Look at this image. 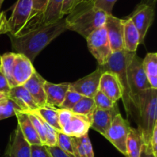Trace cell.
<instances>
[{"label":"cell","instance_id":"1","mask_svg":"<svg viewBox=\"0 0 157 157\" xmlns=\"http://www.w3.org/2000/svg\"><path fill=\"white\" fill-rule=\"evenodd\" d=\"M67 30L63 18L52 24L37 26L19 37L9 35V38L14 52L24 55L32 62L46 46Z\"/></svg>","mask_w":157,"mask_h":157},{"label":"cell","instance_id":"2","mask_svg":"<svg viewBox=\"0 0 157 157\" xmlns=\"http://www.w3.org/2000/svg\"><path fill=\"white\" fill-rule=\"evenodd\" d=\"M107 16L104 11L94 6V0H89L77 5L64 19L67 30L87 38L95 30L104 27Z\"/></svg>","mask_w":157,"mask_h":157},{"label":"cell","instance_id":"3","mask_svg":"<svg viewBox=\"0 0 157 157\" xmlns=\"http://www.w3.org/2000/svg\"><path fill=\"white\" fill-rule=\"evenodd\" d=\"M135 108L138 110V129L144 145L150 147L153 129L157 125V90L150 88L137 94Z\"/></svg>","mask_w":157,"mask_h":157},{"label":"cell","instance_id":"4","mask_svg":"<svg viewBox=\"0 0 157 157\" xmlns=\"http://www.w3.org/2000/svg\"><path fill=\"white\" fill-rule=\"evenodd\" d=\"M136 52L127 50L113 52L107 62L103 65H98L103 72L110 71L115 74L119 80L123 89L122 101L127 116H130L132 110V98L127 78V65Z\"/></svg>","mask_w":157,"mask_h":157},{"label":"cell","instance_id":"5","mask_svg":"<svg viewBox=\"0 0 157 157\" xmlns=\"http://www.w3.org/2000/svg\"><path fill=\"white\" fill-rule=\"evenodd\" d=\"M127 78L131 93L132 104L135 107L138 94L142 90L151 88L143 67V59L137 56L136 53L127 65Z\"/></svg>","mask_w":157,"mask_h":157},{"label":"cell","instance_id":"6","mask_svg":"<svg viewBox=\"0 0 157 157\" xmlns=\"http://www.w3.org/2000/svg\"><path fill=\"white\" fill-rule=\"evenodd\" d=\"M86 40L89 51L98 61V65L106 64L113 52L104 26L92 32Z\"/></svg>","mask_w":157,"mask_h":157},{"label":"cell","instance_id":"7","mask_svg":"<svg viewBox=\"0 0 157 157\" xmlns=\"http://www.w3.org/2000/svg\"><path fill=\"white\" fill-rule=\"evenodd\" d=\"M130 127L127 120L124 119L121 113L117 115L113 119L110 128L104 137L108 140L114 147L122 154H127V140Z\"/></svg>","mask_w":157,"mask_h":157},{"label":"cell","instance_id":"8","mask_svg":"<svg viewBox=\"0 0 157 157\" xmlns=\"http://www.w3.org/2000/svg\"><path fill=\"white\" fill-rule=\"evenodd\" d=\"M32 12V0H18L8 19L9 35L17 37L27 24Z\"/></svg>","mask_w":157,"mask_h":157},{"label":"cell","instance_id":"9","mask_svg":"<svg viewBox=\"0 0 157 157\" xmlns=\"http://www.w3.org/2000/svg\"><path fill=\"white\" fill-rule=\"evenodd\" d=\"M154 8L140 3L136 6L131 15L128 16L139 32L140 35V44L144 42L147 32L154 19Z\"/></svg>","mask_w":157,"mask_h":157},{"label":"cell","instance_id":"10","mask_svg":"<svg viewBox=\"0 0 157 157\" xmlns=\"http://www.w3.org/2000/svg\"><path fill=\"white\" fill-rule=\"evenodd\" d=\"M104 72L100 67H98L90 75L78 80L73 83H70L69 88L80 94L84 97L94 98L99 90L100 79Z\"/></svg>","mask_w":157,"mask_h":157},{"label":"cell","instance_id":"11","mask_svg":"<svg viewBox=\"0 0 157 157\" xmlns=\"http://www.w3.org/2000/svg\"><path fill=\"white\" fill-rule=\"evenodd\" d=\"M104 28L107 31L112 52L124 50L123 19L113 15H107Z\"/></svg>","mask_w":157,"mask_h":157},{"label":"cell","instance_id":"12","mask_svg":"<svg viewBox=\"0 0 157 157\" xmlns=\"http://www.w3.org/2000/svg\"><path fill=\"white\" fill-rule=\"evenodd\" d=\"M119 113H121L117 103L112 108L109 110L95 108L92 113L90 128L96 130L102 136H105L113 119Z\"/></svg>","mask_w":157,"mask_h":157},{"label":"cell","instance_id":"13","mask_svg":"<svg viewBox=\"0 0 157 157\" xmlns=\"http://www.w3.org/2000/svg\"><path fill=\"white\" fill-rule=\"evenodd\" d=\"M32 62L24 55L16 53L13 64L12 78L15 86L23 85L34 73Z\"/></svg>","mask_w":157,"mask_h":157},{"label":"cell","instance_id":"14","mask_svg":"<svg viewBox=\"0 0 157 157\" xmlns=\"http://www.w3.org/2000/svg\"><path fill=\"white\" fill-rule=\"evenodd\" d=\"M91 126V117L72 112L70 120L61 129V132L71 137L79 138L88 133Z\"/></svg>","mask_w":157,"mask_h":157},{"label":"cell","instance_id":"15","mask_svg":"<svg viewBox=\"0 0 157 157\" xmlns=\"http://www.w3.org/2000/svg\"><path fill=\"white\" fill-rule=\"evenodd\" d=\"M99 90L114 103L117 102L123 97V89L117 77L110 71L104 72L101 75Z\"/></svg>","mask_w":157,"mask_h":157},{"label":"cell","instance_id":"16","mask_svg":"<svg viewBox=\"0 0 157 157\" xmlns=\"http://www.w3.org/2000/svg\"><path fill=\"white\" fill-rule=\"evenodd\" d=\"M6 157H31V145L25 139L18 126L11 135Z\"/></svg>","mask_w":157,"mask_h":157},{"label":"cell","instance_id":"17","mask_svg":"<svg viewBox=\"0 0 157 157\" xmlns=\"http://www.w3.org/2000/svg\"><path fill=\"white\" fill-rule=\"evenodd\" d=\"M8 97L19 107L21 112L32 113L39 107L23 85L12 87Z\"/></svg>","mask_w":157,"mask_h":157},{"label":"cell","instance_id":"18","mask_svg":"<svg viewBox=\"0 0 157 157\" xmlns=\"http://www.w3.org/2000/svg\"><path fill=\"white\" fill-rule=\"evenodd\" d=\"M46 80L35 70L31 78L23 84L38 107L46 105V95L44 92V83Z\"/></svg>","mask_w":157,"mask_h":157},{"label":"cell","instance_id":"19","mask_svg":"<svg viewBox=\"0 0 157 157\" xmlns=\"http://www.w3.org/2000/svg\"><path fill=\"white\" fill-rule=\"evenodd\" d=\"M69 85L70 83L52 84L46 81L44 83L46 105L59 108L69 90Z\"/></svg>","mask_w":157,"mask_h":157},{"label":"cell","instance_id":"20","mask_svg":"<svg viewBox=\"0 0 157 157\" xmlns=\"http://www.w3.org/2000/svg\"><path fill=\"white\" fill-rule=\"evenodd\" d=\"M15 116L18 120V126L19 127L25 139L30 145H40L41 144L40 138L31 122L27 113L21 111H15Z\"/></svg>","mask_w":157,"mask_h":157},{"label":"cell","instance_id":"21","mask_svg":"<svg viewBox=\"0 0 157 157\" xmlns=\"http://www.w3.org/2000/svg\"><path fill=\"white\" fill-rule=\"evenodd\" d=\"M123 22L124 48L130 52H136L138 45L140 44V35L139 32L128 17L123 19Z\"/></svg>","mask_w":157,"mask_h":157},{"label":"cell","instance_id":"22","mask_svg":"<svg viewBox=\"0 0 157 157\" xmlns=\"http://www.w3.org/2000/svg\"><path fill=\"white\" fill-rule=\"evenodd\" d=\"M64 0H49L44 14L39 20V25H49L63 18L61 9Z\"/></svg>","mask_w":157,"mask_h":157},{"label":"cell","instance_id":"23","mask_svg":"<svg viewBox=\"0 0 157 157\" xmlns=\"http://www.w3.org/2000/svg\"><path fill=\"white\" fill-rule=\"evenodd\" d=\"M144 146L142 136L139 130L131 127L127 140V157H140Z\"/></svg>","mask_w":157,"mask_h":157},{"label":"cell","instance_id":"24","mask_svg":"<svg viewBox=\"0 0 157 157\" xmlns=\"http://www.w3.org/2000/svg\"><path fill=\"white\" fill-rule=\"evenodd\" d=\"M143 67L151 88L157 90V53H147L143 59Z\"/></svg>","mask_w":157,"mask_h":157},{"label":"cell","instance_id":"25","mask_svg":"<svg viewBox=\"0 0 157 157\" xmlns=\"http://www.w3.org/2000/svg\"><path fill=\"white\" fill-rule=\"evenodd\" d=\"M33 113H37L44 122L57 131H61V127L58 124V108L45 105L44 107H38Z\"/></svg>","mask_w":157,"mask_h":157},{"label":"cell","instance_id":"26","mask_svg":"<svg viewBox=\"0 0 157 157\" xmlns=\"http://www.w3.org/2000/svg\"><path fill=\"white\" fill-rule=\"evenodd\" d=\"M15 55L16 53L15 52H7L0 56V72L6 78L11 88L15 87L12 78V70Z\"/></svg>","mask_w":157,"mask_h":157},{"label":"cell","instance_id":"27","mask_svg":"<svg viewBox=\"0 0 157 157\" xmlns=\"http://www.w3.org/2000/svg\"><path fill=\"white\" fill-rule=\"evenodd\" d=\"M49 0H32V12L27 24L32 27L39 25V20L44 14Z\"/></svg>","mask_w":157,"mask_h":157},{"label":"cell","instance_id":"28","mask_svg":"<svg viewBox=\"0 0 157 157\" xmlns=\"http://www.w3.org/2000/svg\"><path fill=\"white\" fill-rule=\"evenodd\" d=\"M95 108L96 107H95L94 101L93 98L83 96L71 111L77 114L84 115V116L92 117V113Z\"/></svg>","mask_w":157,"mask_h":157},{"label":"cell","instance_id":"29","mask_svg":"<svg viewBox=\"0 0 157 157\" xmlns=\"http://www.w3.org/2000/svg\"><path fill=\"white\" fill-rule=\"evenodd\" d=\"M60 150L70 156H73V147L71 143V136L64 134L61 131L57 132V144Z\"/></svg>","mask_w":157,"mask_h":157},{"label":"cell","instance_id":"30","mask_svg":"<svg viewBox=\"0 0 157 157\" xmlns=\"http://www.w3.org/2000/svg\"><path fill=\"white\" fill-rule=\"evenodd\" d=\"M26 113L30 119L31 122L33 124L34 127H35V130H36L37 133L39 136L41 144L43 145H45V131H44V124H43L41 117L37 113H33V112H32V113L27 112Z\"/></svg>","mask_w":157,"mask_h":157},{"label":"cell","instance_id":"31","mask_svg":"<svg viewBox=\"0 0 157 157\" xmlns=\"http://www.w3.org/2000/svg\"><path fill=\"white\" fill-rule=\"evenodd\" d=\"M82 97V95L69 88L67 94H66L65 98H64V101H63L62 104L60 106L59 108L71 110L72 108L75 106V104L81 99Z\"/></svg>","mask_w":157,"mask_h":157},{"label":"cell","instance_id":"32","mask_svg":"<svg viewBox=\"0 0 157 157\" xmlns=\"http://www.w3.org/2000/svg\"><path fill=\"white\" fill-rule=\"evenodd\" d=\"M93 99L94 101L96 108L101 109V110H109L116 104V103L113 102L110 98H107L104 93H102L99 90L97 92Z\"/></svg>","mask_w":157,"mask_h":157},{"label":"cell","instance_id":"33","mask_svg":"<svg viewBox=\"0 0 157 157\" xmlns=\"http://www.w3.org/2000/svg\"><path fill=\"white\" fill-rule=\"evenodd\" d=\"M21 111L19 107L9 98L7 102L0 107V121L15 116V111Z\"/></svg>","mask_w":157,"mask_h":157},{"label":"cell","instance_id":"34","mask_svg":"<svg viewBox=\"0 0 157 157\" xmlns=\"http://www.w3.org/2000/svg\"><path fill=\"white\" fill-rule=\"evenodd\" d=\"M43 124L44 127V131H45V146L49 147H56L57 144V130H55L53 127L44 122L42 119Z\"/></svg>","mask_w":157,"mask_h":157},{"label":"cell","instance_id":"35","mask_svg":"<svg viewBox=\"0 0 157 157\" xmlns=\"http://www.w3.org/2000/svg\"><path fill=\"white\" fill-rule=\"evenodd\" d=\"M74 157H87L80 138L71 137Z\"/></svg>","mask_w":157,"mask_h":157},{"label":"cell","instance_id":"36","mask_svg":"<svg viewBox=\"0 0 157 157\" xmlns=\"http://www.w3.org/2000/svg\"><path fill=\"white\" fill-rule=\"evenodd\" d=\"M117 0H94V6L102 9L107 15H112V11Z\"/></svg>","mask_w":157,"mask_h":157},{"label":"cell","instance_id":"37","mask_svg":"<svg viewBox=\"0 0 157 157\" xmlns=\"http://www.w3.org/2000/svg\"><path fill=\"white\" fill-rule=\"evenodd\" d=\"M31 157H52L47 147L43 144L31 145Z\"/></svg>","mask_w":157,"mask_h":157},{"label":"cell","instance_id":"38","mask_svg":"<svg viewBox=\"0 0 157 157\" xmlns=\"http://www.w3.org/2000/svg\"><path fill=\"white\" fill-rule=\"evenodd\" d=\"M71 115L72 112L71 110L58 108V124L61 127V129H62L67 124Z\"/></svg>","mask_w":157,"mask_h":157},{"label":"cell","instance_id":"39","mask_svg":"<svg viewBox=\"0 0 157 157\" xmlns=\"http://www.w3.org/2000/svg\"><path fill=\"white\" fill-rule=\"evenodd\" d=\"M79 138L80 140H81V143H82L83 147H84V150H85L87 157H94V154L93 151V147H92L91 142H90V138H89L88 136V133Z\"/></svg>","mask_w":157,"mask_h":157},{"label":"cell","instance_id":"40","mask_svg":"<svg viewBox=\"0 0 157 157\" xmlns=\"http://www.w3.org/2000/svg\"><path fill=\"white\" fill-rule=\"evenodd\" d=\"M9 33V27L8 19L4 12L0 11V35Z\"/></svg>","mask_w":157,"mask_h":157},{"label":"cell","instance_id":"41","mask_svg":"<svg viewBox=\"0 0 157 157\" xmlns=\"http://www.w3.org/2000/svg\"><path fill=\"white\" fill-rule=\"evenodd\" d=\"M11 87L9 86V82L4 77V75L0 72V94L8 96Z\"/></svg>","mask_w":157,"mask_h":157},{"label":"cell","instance_id":"42","mask_svg":"<svg viewBox=\"0 0 157 157\" xmlns=\"http://www.w3.org/2000/svg\"><path fill=\"white\" fill-rule=\"evenodd\" d=\"M47 147V146H46ZM48 151L51 154L52 157H74L73 156H70L67 153H64L62 150H60L58 147H47Z\"/></svg>","mask_w":157,"mask_h":157},{"label":"cell","instance_id":"43","mask_svg":"<svg viewBox=\"0 0 157 157\" xmlns=\"http://www.w3.org/2000/svg\"><path fill=\"white\" fill-rule=\"evenodd\" d=\"M75 2H76V0H64L62 9H61V14L63 16H64L65 15H68L71 12Z\"/></svg>","mask_w":157,"mask_h":157},{"label":"cell","instance_id":"44","mask_svg":"<svg viewBox=\"0 0 157 157\" xmlns=\"http://www.w3.org/2000/svg\"><path fill=\"white\" fill-rule=\"evenodd\" d=\"M150 147L151 148L153 156L157 157V125L153 129L151 139H150Z\"/></svg>","mask_w":157,"mask_h":157},{"label":"cell","instance_id":"45","mask_svg":"<svg viewBox=\"0 0 157 157\" xmlns=\"http://www.w3.org/2000/svg\"><path fill=\"white\" fill-rule=\"evenodd\" d=\"M140 157H155L152 153L151 148L149 146L144 145L143 146L142 150H141L140 156Z\"/></svg>","mask_w":157,"mask_h":157},{"label":"cell","instance_id":"46","mask_svg":"<svg viewBox=\"0 0 157 157\" xmlns=\"http://www.w3.org/2000/svg\"><path fill=\"white\" fill-rule=\"evenodd\" d=\"M156 1L157 0H142V1H141V3H143V4L148 5V6H152V7L155 8Z\"/></svg>","mask_w":157,"mask_h":157},{"label":"cell","instance_id":"47","mask_svg":"<svg viewBox=\"0 0 157 157\" xmlns=\"http://www.w3.org/2000/svg\"><path fill=\"white\" fill-rule=\"evenodd\" d=\"M87 1H89V0H76V2H75V6H74V8H75V6H77V5L80 4V3L83 2H87ZM74 8H73V9H74Z\"/></svg>","mask_w":157,"mask_h":157},{"label":"cell","instance_id":"48","mask_svg":"<svg viewBox=\"0 0 157 157\" xmlns=\"http://www.w3.org/2000/svg\"><path fill=\"white\" fill-rule=\"evenodd\" d=\"M3 2H4V0H0V9H1V7H2V5Z\"/></svg>","mask_w":157,"mask_h":157}]
</instances>
